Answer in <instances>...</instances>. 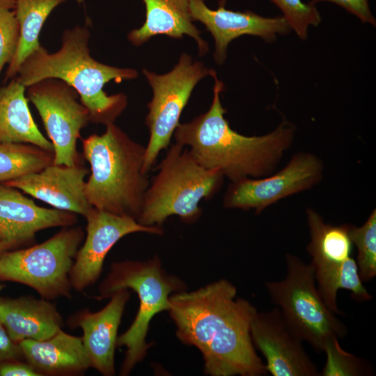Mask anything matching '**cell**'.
Masks as SVG:
<instances>
[{"label": "cell", "instance_id": "obj_13", "mask_svg": "<svg viewBox=\"0 0 376 376\" xmlns=\"http://www.w3.org/2000/svg\"><path fill=\"white\" fill-rule=\"evenodd\" d=\"M255 348L263 355L273 376H319L318 366L306 353L303 340L292 329L280 309L258 312L250 328Z\"/></svg>", "mask_w": 376, "mask_h": 376}, {"label": "cell", "instance_id": "obj_8", "mask_svg": "<svg viewBox=\"0 0 376 376\" xmlns=\"http://www.w3.org/2000/svg\"><path fill=\"white\" fill-rule=\"evenodd\" d=\"M84 237L81 226L64 227L45 242L0 255V281L27 285L42 298H71L69 274Z\"/></svg>", "mask_w": 376, "mask_h": 376}, {"label": "cell", "instance_id": "obj_11", "mask_svg": "<svg viewBox=\"0 0 376 376\" xmlns=\"http://www.w3.org/2000/svg\"><path fill=\"white\" fill-rule=\"evenodd\" d=\"M323 173L322 161L317 155L299 152L272 175L230 182L223 205L226 208L253 210L258 214L285 197L313 188L321 181Z\"/></svg>", "mask_w": 376, "mask_h": 376}, {"label": "cell", "instance_id": "obj_25", "mask_svg": "<svg viewBox=\"0 0 376 376\" xmlns=\"http://www.w3.org/2000/svg\"><path fill=\"white\" fill-rule=\"evenodd\" d=\"M350 237L357 249V264L363 281H369L376 275V210L374 209L366 222L359 227L350 225Z\"/></svg>", "mask_w": 376, "mask_h": 376}, {"label": "cell", "instance_id": "obj_29", "mask_svg": "<svg viewBox=\"0 0 376 376\" xmlns=\"http://www.w3.org/2000/svg\"><path fill=\"white\" fill-rule=\"evenodd\" d=\"M320 1L336 3L357 17L362 22L375 26L376 20L370 10L369 0H311L308 3L315 6Z\"/></svg>", "mask_w": 376, "mask_h": 376}, {"label": "cell", "instance_id": "obj_33", "mask_svg": "<svg viewBox=\"0 0 376 376\" xmlns=\"http://www.w3.org/2000/svg\"><path fill=\"white\" fill-rule=\"evenodd\" d=\"M3 288H4V285L0 284V291H1Z\"/></svg>", "mask_w": 376, "mask_h": 376}, {"label": "cell", "instance_id": "obj_9", "mask_svg": "<svg viewBox=\"0 0 376 376\" xmlns=\"http://www.w3.org/2000/svg\"><path fill=\"white\" fill-rule=\"evenodd\" d=\"M143 73L153 93L146 117L150 136L146 146L143 171L148 174L160 152L169 146L196 84L206 76L214 77L217 73L201 62H194L186 53L181 55L178 64L168 73L157 75L146 69Z\"/></svg>", "mask_w": 376, "mask_h": 376}, {"label": "cell", "instance_id": "obj_28", "mask_svg": "<svg viewBox=\"0 0 376 376\" xmlns=\"http://www.w3.org/2000/svg\"><path fill=\"white\" fill-rule=\"evenodd\" d=\"M326 363L320 375H369L367 366L363 359L344 350L338 345L324 353Z\"/></svg>", "mask_w": 376, "mask_h": 376}, {"label": "cell", "instance_id": "obj_32", "mask_svg": "<svg viewBox=\"0 0 376 376\" xmlns=\"http://www.w3.org/2000/svg\"><path fill=\"white\" fill-rule=\"evenodd\" d=\"M11 249H13L11 245L0 241V255Z\"/></svg>", "mask_w": 376, "mask_h": 376}, {"label": "cell", "instance_id": "obj_10", "mask_svg": "<svg viewBox=\"0 0 376 376\" xmlns=\"http://www.w3.org/2000/svg\"><path fill=\"white\" fill-rule=\"evenodd\" d=\"M78 97L72 87L54 78L28 87L27 99L38 110L52 143L54 164L72 166L80 162L77 143L90 115Z\"/></svg>", "mask_w": 376, "mask_h": 376}, {"label": "cell", "instance_id": "obj_4", "mask_svg": "<svg viewBox=\"0 0 376 376\" xmlns=\"http://www.w3.org/2000/svg\"><path fill=\"white\" fill-rule=\"evenodd\" d=\"M82 147L91 167L85 184L89 204L136 220L150 182L143 171L146 147L114 123L106 125L102 134L82 139Z\"/></svg>", "mask_w": 376, "mask_h": 376}, {"label": "cell", "instance_id": "obj_20", "mask_svg": "<svg viewBox=\"0 0 376 376\" xmlns=\"http://www.w3.org/2000/svg\"><path fill=\"white\" fill-rule=\"evenodd\" d=\"M143 1L146 6V20L139 29L129 33L127 38L131 43L139 46L157 35L174 38L188 35L197 42L200 55L207 52V43L193 24L189 8V0Z\"/></svg>", "mask_w": 376, "mask_h": 376}, {"label": "cell", "instance_id": "obj_1", "mask_svg": "<svg viewBox=\"0 0 376 376\" xmlns=\"http://www.w3.org/2000/svg\"><path fill=\"white\" fill-rule=\"evenodd\" d=\"M236 295L235 286L226 279L171 295L168 312L176 336L201 352L207 375H267L250 333L257 309Z\"/></svg>", "mask_w": 376, "mask_h": 376}, {"label": "cell", "instance_id": "obj_14", "mask_svg": "<svg viewBox=\"0 0 376 376\" xmlns=\"http://www.w3.org/2000/svg\"><path fill=\"white\" fill-rule=\"evenodd\" d=\"M189 8L193 21H199L214 40V58L218 65L226 58L230 42L242 36H258L272 42L277 35H284L292 29L283 16L265 17L251 11H233L221 5L217 10L208 8L204 0H189Z\"/></svg>", "mask_w": 376, "mask_h": 376}, {"label": "cell", "instance_id": "obj_34", "mask_svg": "<svg viewBox=\"0 0 376 376\" xmlns=\"http://www.w3.org/2000/svg\"><path fill=\"white\" fill-rule=\"evenodd\" d=\"M77 1H79V2H80V1H82V0H77Z\"/></svg>", "mask_w": 376, "mask_h": 376}, {"label": "cell", "instance_id": "obj_23", "mask_svg": "<svg viewBox=\"0 0 376 376\" xmlns=\"http://www.w3.org/2000/svg\"><path fill=\"white\" fill-rule=\"evenodd\" d=\"M65 0H16L15 13L19 25L17 47L6 73V80L17 75L25 59L41 47L39 35L52 13Z\"/></svg>", "mask_w": 376, "mask_h": 376}, {"label": "cell", "instance_id": "obj_19", "mask_svg": "<svg viewBox=\"0 0 376 376\" xmlns=\"http://www.w3.org/2000/svg\"><path fill=\"white\" fill-rule=\"evenodd\" d=\"M0 323L18 344L26 339L46 340L61 329L62 317L49 300L31 296L0 297Z\"/></svg>", "mask_w": 376, "mask_h": 376}, {"label": "cell", "instance_id": "obj_21", "mask_svg": "<svg viewBox=\"0 0 376 376\" xmlns=\"http://www.w3.org/2000/svg\"><path fill=\"white\" fill-rule=\"evenodd\" d=\"M25 89L17 79L0 87V144L30 143L54 152L32 117Z\"/></svg>", "mask_w": 376, "mask_h": 376}, {"label": "cell", "instance_id": "obj_15", "mask_svg": "<svg viewBox=\"0 0 376 376\" xmlns=\"http://www.w3.org/2000/svg\"><path fill=\"white\" fill-rule=\"evenodd\" d=\"M77 221L75 213L38 206L17 189L0 184V241L13 248L31 243L40 230Z\"/></svg>", "mask_w": 376, "mask_h": 376}, {"label": "cell", "instance_id": "obj_7", "mask_svg": "<svg viewBox=\"0 0 376 376\" xmlns=\"http://www.w3.org/2000/svg\"><path fill=\"white\" fill-rule=\"evenodd\" d=\"M285 262V277L266 282L267 292L297 336L315 352L325 353L340 344L347 327L320 295L311 264L291 253L286 254Z\"/></svg>", "mask_w": 376, "mask_h": 376}, {"label": "cell", "instance_id": "obj_16", "mask_svg": "<svg viewBox=\"0 0 376 376\" xmlns=\"http://www.w3.org/2000/svg\"><path fill=\"white\" fill-rule=\"evenodd\" d=\"M88 170L81 162L52 164L42 170L3 183L22 190L56 209L85 216L92 207L85 195Z\"/></svg>", "mask_w": 376, "mask_h": 376}, {"label": "cell", "instance_id": "obj_18", "mask_svg": "<svg viewBox=\"0 0 376 376\" xmlns=\"http://www.w3.org/2000/svg\"><path fill=\"white\" fill-rule=\"evenodd\" d=\"M18 345L24 359L40 376L79 375L91 368L81 337L62 329L46 340L26 339Z\"/></svg>", "mask_w": 376, "mask_h": 376}, {"label": "cell", "instance_id": "obj_12", "mask_svg": "<svg viewBox=\"0 0 376 376\" xmlns=\"http://www.w3.org/2000/svg\"><path fill=\"white\" fill-rule=\"evenodd\" d=\"M86 236L76 254L69 278L72 288L82 291L98 280L104 259L116 243L134 233L161 235V227L146 226L135 219L119 216L92 207L84 216Z\"/></svg>", "mask_w": 376, "mask_h": 376}, {"label": "cell", "instance_id": "obj_22", "mask_svg": "<svg viewBox=\"0 0 376 376\" xmlns=\"http://www.w3.org/2000/svg\"><path fill=\"white\" fill-rule=\"evenodd\" d=\"M306 212L311 237L306 251L312 258L310 264L313 269L338 265L351 256L350 225L326 224L313 208H307Z\"/></svg>", "mask_w": 376, "mask_h": 376}, {"label": "cell", "instance_id": "obj_24", "mask_svg": "<svg viewBox=\"0 0 376 376\" xmlns=\"http://www.w3.org/2000/svg\"><path fill=\"white\" fill-rule=\"evenodd\" d=\"M54 152L33 144H0V183L38 172L53 164Z\"/></svg>", "mask_w": 376, "mask_h": 376}, {"label": "cell", "instance_id": "obj_30", "mask_svg": "<svg viewBox=\"0 0 376 376\" xmlns=\"http://www.w3.org/2000/svg\"><path fill=\"white\" fill-rule=\"evenodd\" d=\"M0 376H40L26 361L10 359L0 362Z\"/></svg>", "mask_w": 376, "mask_h": 376}, {"label": "cell", "instance_id": "obj_31", "mask_svg": "<svg viewBox=\"0 0 376 376\" xmlns=\"http://www.w3.org/2000/svg\"><path fill=\"white\" fill-rule=\"evenodd\" d=\"M22 352L19 345L13 342L0 323V362L10 359H22Z\"/></svg>", "mask_w": 376, "mask_h": 376}, {"label": "cell", "instance_id": "obj_17", "mask_svg": "<svg viewBox=\"0 0 376 376\" xmlns=\"http://www.w3.org/2000/svg\"><path fill=\"white\" fill-rule=\"evenodd\" d=\"M130 297L128 290H118L101 310L91 312L84 309L71 318L70 323L83 331L81 338L91 368L104 376L116 373L114 357L118 329Z\"/></svg>", "mask_w": 376, "mask_h": 376}, {"label": "cell", "instance_id": "obj_26", "mask_svg": "<svg viewBox=\"0 0 376 376\" xmlns=\"http://www.w3.org/2000/svg\"><path fill=\"white\" fill-rule=\"evenodd\" d=\"M16 0H0V76L15 53L19 37Z\"/></svg>", "mask_w": 376, "mask_h": 376}, {"label": "cell", "instance_id": "obj_3", "mask_svg": "<svg viewBox=\"0 0 376 376\" xmlns=\"http://www.w3.org/2000/svg\"><path fill=\"white\" fill-rule=\"evenodd\" d=\"M89 37L86 27L77 26L65 31L58 51L50 54L41 46L22 63L16 79L26 88L45 79L62 80L77 91L89 111L90 122L107 125L114 123L125 110L127 98L122 93L108 95L104 85L134 79L138 72L95 60L89 52Z\"/></svg>", "mask_w": 376, "mask_h": 376}, {"label": "cell", "instance_id": "obj_5", "mask_svg": "<svg viewBox=\"0 0 376 376\" xmlns=\"http://www.w3.org/2000/svg\"><path fill=\"white\" fill-rule=\"evenodd\" d=\"M149 182L136 221L146 226L161 227L170 217L187 224L197 221L202 200L212 198L220 189L223 174L200 165L185 146L171 145Z\"/></svg>", "mask_w": 376, "mask_h": 376}, {"label": "cell", "instance_id": "obj_2", "mask_svg": "<svg viewBox=\"0 0 376 376\" xmlns=\"http://www.w3.org/2000/svg\"><path fill=\"white\" fill-rule=\"evenodd\" d=\"M213 100L209 109L189 123H180L175 143L189 146L196 161L217 170L230 182L271 175L291 146L295 127L283 120L274 131L262 136H244L233 130L224 118L220 94L224 83L214 77Z\"/></svg>", "mask_w": 376, "mask_h": 376}, {"label": "cell", "instance_id": "obj_27", "mask_svg": "<svg viewBox=\"0 0 376 376\" xmlns=\"http://www.w3.org/2000/svg\"><path fill=\"white\" fill-rule=\"evenodd\" d=\"M283 13L292 30L302 40L308 36L309 26H318L321 16L315 5L301 0H270Z\"/></svg>", "mask_w": 376, "mask_h": 376}, {"label": "cell", "instance_id": "obj_6", "mask_svg": "<svg viewBox=\"0 0 376 376\" xmlns=\"http://www.w3.org/2000/svg\"><path fill=\"white\" fill-rule=\"evenodd\" d=\"M185 288L180 279L166 273L157 256L146 261L123 260L111 264L109 274L100 285L97 298H109L118 290L131 289L139 299L134 321L117 338L116 347L126 348L120 375H128L144 359L150 347L146 336L152 319L162 311H168L171 295Z\"/></svg>", "mask_w": 376, "mask_h": 376}]
</instances>
